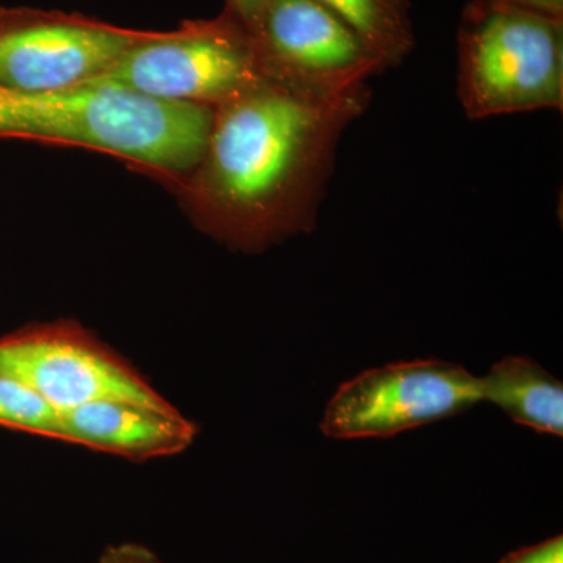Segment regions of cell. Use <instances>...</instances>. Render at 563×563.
Instances as JSON below:
<instances>
[{"label":"cell","mask_w":563,"mask_h":563,"mask_svg":"<svg viewBox=\"0 0 563 563\" xmlns=\"http://www.w3.org/2000/svg\"><path fill=\"white\" fill-rule=\"evenodd\" d=\"M96 563H162V561L146 547L122 543L107 548Z\"/></svg>","instance_id":"14"},{"label":"cell","mask_w":563,"mask_h":563,"mask_svg":"<svg viewBox=\"0 0 563 563\" xmlns=\"http://www.w3.org/2000/svg\"><path fill=\"white\" fill-rule=\"evenodd\" d=\"M147 33L77 13L0 9V87L43 92L101 79Z\"/></svg>","instance_id":"7"},{"label":"cell","mask_w":563,"mask_h":563,"mask_svg":"<svg viewBox=\"0 0 563 563\" xmlns=\"http://www.w3.org/2000/svg\"><path fill=\"white\" fill-rule=\"evenodd\" d=\"M490 2L554 18V20H563V0H490Z\"/></svg>","instance_id":"15"},{"label":"cell","mask_w":563,"mask_h":563,"mask_svg":"<svg viewBox=\"0 0 563 563\" xmlns=\"http://www.w3.org/2000/svg\"><path fill=\"white\" fill-rule=\"evenodd\" d=\"M60 415L62 442L131 461L184 453L198 435V426L168 401L101 398Z\"/></svg>","instance_id":"9"},{"label":"cell","mask_w":563,"mask_h":563,"mask_svg":"<svg viewBox=\"0 0 563 563\" xmlns=\"http://www.w3.org/2000/svg\"><path fill=\"white\" fill-rule=\"evenodd\" d=\"M368 102V85L318 96L265 80L218 107L202 161L181 187L192 217L250 252L309 232L340 139Z\"/></svg>","instance_id":"1"},{"label":"cell","mask_w":563,"mask_h":563,"mask_svg":"<svg viewBox=\"0 0 563 563\" xmlns=\"http://www.w3.org/2000/svg\"><path fill=\"white\" fill-rule=\"evenodd\" d=\"M213 114L209 107L157 101L107 80L43 92L0 87V140L102 152L180 187L202 161Z\"/></svg>","instance_id":"2"},{"label":"cell","mask_w":563,"mask_h":563,"mask_svg":"<svg viewBox=\"0 0 563 563\" xmlns=\"http://www.w3.org/2000/svg\"><path fill=\"white\" fill-rule=\"evenodd\" d=\"M251 33L268 80L292 90L342 96L387 69L320 0H272Z\"/></svg>","instance_id":"6"},{"label":"cell","mask_w":563,"mask_h":563,"mask_svg":"<svg viewBox=\"0 0 563 563\" xmlns=\"http://www.w3.org/2000/svg\"><path fill=\"white\" fill-rule=\"evenodd\" d=\"M479 379L483 402L532 431L563 435V385L539 363L510 355Z\"/></svg>","instance_id":"10"},{"label":"cell","mask_w":563,"mask_h":563,"mask_svg":"<svg viewBox=\"0 0 563 563\" xmlns=\"http://www.w3.org/2000/svg\"><path fill=\"white\" fill-rule=\"evenodd\" d=\"M0 369L60 413L101 398L165 402L150 380L79 322L31 324L0 339Z\"/></svg>","instance_id":"8"},{"label":"cell","mask_w":563,"mask_h":563,"mask_svg":"<svg viewBox=\"0 0 563 563\" xmlns=\"http://www.w3.org/2000/svg\"><path fill=\"white\" fill-rule=\"evenodd\" d=\"M269 2L272 0H228L225 10L231 11L233 16L239 18L246 25L247 31L252 32Z\"/></svg>","instance_id":"16"},{"label":"cell","mask_w":563,"mask_h":563,"mask_svg":"<svg viewBox=\"0 0 563 563\" xmlns=\"http://www.w3.org/2000/svg\"><path fill=\"white\" fill-rule=\"evenodd\" d=\"M501 563H563L562 537H554L547 542L515 551L507 555Z\"/></svg>","instance_id":"13"},{"label":"cell","mask_w":563,"mask_h":563,"mask_svg":"<svg viewBox=\"0 0 563 563\" xmlns=\"http://www.w3.org/2000/svg\"><path fill=\"white\" fill-rule=\"evenodd\" d=\"M457 54L459 98L472 120L563 109V20L472 0Z\"/></svg>","instance_id":"3"},{"label":"cell","mask_w":563,"mask_h":563,"mask_svg":"<svg viewBox=\"0 0 563 563\" xmlns=\"http://www.w3.org/2000/svg\"><path fill=\"white\" fill-rule=\"evenodd\" d=\"M98 80L162 102L217 110L268 80L254 36L231 11L150 32Z\"/></svg>","instance_id":"4"},{"label":"cell","mask_w":563,"mask_h":563,"mask_svg":"<svg viewBox=\"0 0 563 563\" xmlns=\"http://www.w3.org/2000/svg\"><path fill=\"white\" fill-rule=\"evenodd\" d=\"M0 428L62 440V415L31 385L0 369Z\"/></svg>","instance_id":"12"},{"label":"cell","mask_w":563,"mask_h":563,"mask_svg":"<svg viewBox=\"0 0 563 563\" xmlns=\"http://www.w3.org/2000/svg\"><path fill=\"white\" fill-rule=\"evenodd\" d=\"M350 24L387 68L406 60L415 46L407 0H320Z\"/></svg>","instance_id":"11"},{"label":"cell","mask_w":563,"mask_h":563,"mask_svg":"<svg viewBox=\"0 0 563 563\" xmlns=\"http://www.w3.org/2000/svg\"><path fill=\"white\" fill-rule=\"evenodd\" d=\"M483 402L481 379L442 361L390 363L344 383L320 428L336 440L387 439L446 420Z\"/></svg>","instance_id":"5"}]
</instances>
